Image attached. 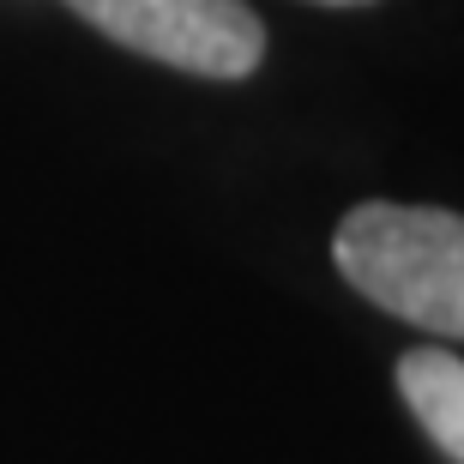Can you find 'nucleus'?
<instances>
[{"label": "nucleus", "mask_w": 464, "mask_h": 464, "mask_svg": "<svg viewBox=\"0 0 464 464\" xmlns=\"http://www.w3.org/2000/svg\"><path fill=\"white\" fill-rule=\"evenodd\" d=\"M332 266L380 314L464 338V211L362 199L332 229Z\"/></svg>", "instance_id": "1"}, {"label": "nucleus", "mask_w": 464, "mask_h": 464, "mask_svg": "<svg viewBox=\"0 0 464 464\" xmlns=\"http://www.w3.org/2000/svg\"><path fill=\"white\" fill-rule=\"evenodd\" d=\"M97 36L193 79H254L266 61V24L247 0H67Z\"/></svg>", "instance_id": "2"}, {"label": "nucleus", "mask_w": 464, "mask_h": 464, "mask_svg": "<svg viewBox=\"0 0 464 464\" xmlns=\"http://www.w3.org/2000/svg\"><path fill=\"white\" fill-rule=\"evenodd\" d=\"M392 386L404 398V411L422 422V434L452 464H464V362L452 350H434V344L404 350L392 368Z\"/></svg>", "instance_id": "3"}, {"label": "nucleus", "mask_w": 464, "mask_h": 464, "mask_svg": "<svg viewBox=\"0 0 464 464\" xmlns=\"http://www.w3.org/2000/svg\"><path fill=\"white\" fill-rule=\"evenodd\" d=\"M308 6H374V0H308Z\"/></svg>", "instance_id": "4"}]
</instances>
